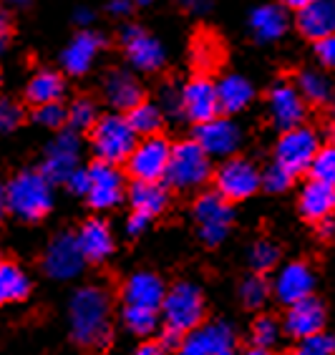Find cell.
Masks as SVG:
<instances>
[{
    "label": "cell",
    "mask_w": 335,
    "mask_h": 355,
    "mask_svg": "<svg viewBox=\"0 0 335 355\" xmlns=\"http://www.w3.org/2000/svg\"><path fill=\"white\" fill-rule=\"evenodd\" d=\"M71 338L83 348H103L111 338V300L101 287H78L69 305Z\"/></svg>",
    "instance_id": "1"
},
{
    "label": "cell",
    "mask_w": 335,
    "mask_h": 355,
    "mask_svg": "<svg viewBox=\"0 0 335 355\" xmlns=\"http://www.w3.org/2000/svg\"><path fill=\"white\" fill-rule=\"evenodd\" d=\"M51 179L43 171L26 169L15 174L3 189V209H8L15 217L35 222L51 209L53 205V189H51Z\"/></svg>",
    "instance_id": "2"
},
{
    "label": "cell",
    "mask_w": 335,
    "mask_h": 355,
    "mask_svg": "<svg viewBox=\"0 0 335 355\" xmlns=\"http://www.w3.org/2000/svg\"><path fill=\"white\" fill-rule=\"evenodd\" d=\"M139 134L131 126L129 116L121 114H106L96 121L91 129V149H94L98 162H109V164H126L131 151L137 149Z\"/></svg>",
    "instance_id": "3"
},
{
    "label": "cell",
    "mask_w": 335,
    "mask_h": 355,
    "mask_svg": "<svg viewBox=\"0 0 335 355\" xmlns=\"http://www.w3.org/2000/svg\"><path fill=\"white\" fill-rule=\"evenodd\" d=\"M212 177V157L202 149L197 139L179 141L171 146L169 169H166V184L174 189L189 191L199 189L207 179Z\"/></svg>",
    "instance_id": "4"
},
{
    "label": "cell",
    "mask_w": 335,
    "mask_h": 355,
    "mask_svg": "<svg viewBox=\"0 0 335 355\" xmlns=\"http://www.w3.org/2000/svg\"><path fill=\"white\" fill-rule=\"evenodd\" d=\"M166 330L179 335L194 333L202 328L199 322L205 320V295L194 282H179L171 290H166L164 305H162Z\"/></svg>",
    "instance_id": "5"
},
{
    "label": "cell",
    "mask_w": 335,
    "mask_h": 355,
    "mask_svg": "<svg viewBox=\"0 0 335 355\" xmlns=\"http://www.w3.org/2000/svg\"><path fill=\"white\" fill-rule=\"evenodd\" d=\"M171 159V144L164 137H141L137 149L126 159V169L134 182H164Z\"/></svg>",
    "instance_id": "6"
},
{
    "label": "cell",
    "mask_w": 335,
    "mask_h": 355,
    "mask_svg": "<svg viewBox=\"0 0 335 355\" xmlns=\"http://www.w3.org/2000/svg\"><path fill=\"white\" fill-rule=\"evenodd\" d=\"M194 222L197 234L207 247H217L230 232L232 225V207L230 199L222 197L219 191H207L194 202Z\"/></svg>",
    "instance_id": "7"
},
{
    "label": "cell",
    "mask_w": 335,
    "mask_h": 355,
    "mask_svg": "<svg viewBox=\"0 0 335 355\" xmlns=\"http://www.w3.org/2000/svg\"><path fill=\"white\" fill-rule=\"evenodd\" d=\"M320 139L308 126H298V129L282 131L277 144H275V162L285 169H290L298 177L300 171L310 169L320 151Z\"/></svg>",
    "instance_id": "8"
},
{
    "label": "cell",
    "mask_w": 335,
    "mask_h": 355,
    "mask_svg": "<svg viewBox=\"0 0 335 355\" xmlns=\"http://www.w3.org/2000/svg\"><path fill=\"white\" fill-rule=\"evenodd\" d=\"M214 184H217L219 194L227 197L230 202H242V199L252 197L255 191L262 187V174L252 162L230 157L214 171Z\"/></svg>",
    "instance_id": "9"
},
{
    "label": "cell",
    "mask_w": 335,
    "mask_h": 355,
    "mask_svg": "<svg viewBox=\"0 0 335 355\" xmlns=\"http://www.w3.org/2000/svg\"><path fill=\"white\" fill-rule=\"evenodd\" d=\"M86 262L89 260L83 257V250L76 234H58L51 239V245L43 252V270L53 280H74L81 275Z\"/></svg>",
    "instance_id": "10"
},
{
    "label": "cell",
    "mask_w": 335,
    "mask_h": 355,
    "mask_svg": "<svg viewBox=\"0 0 335 355\" xmlns=\"http://www.w3.org/2000/svg\"><path fill=\"white\" fill-rule=\"evenodd\" d=\"M78 159H81V141H78V134H76L74 129L58 131L53 141L48 144L41 171L53 182V184H66L71 174H74L76 169H81V166H78Z\"/></svg>",
    "instance_id": "11"
},
{
    "label": "cell",
    "mask_w": 335,
    "mask_h": 355,
    "mask_svg": "<svg viewBox=\"0 0 335 355\" xmlns=\"http://www.w3.org/2000/svg\"><path fill=\"white\" fill-rule=\"evenodd\" d=\"M121 46L126 58L131 61V66L139 71H159L164 66V46L154 38L151 33H146L144 28L139 26H126L121 31Z\"/></svg>",
    "instance_id": "12"
},
{
    "label": "cell",
    "mask_w": 335,
    "mask_h": 355,
    "mask_svg": "<svg viewBox=\"0 0 335 355\" xmlns=\"http://www.w3.org/2000/svg\"><path fill=\"white\" fill-rule=\"evenodd\" d=\"M182 109L184 116L194 123L212 121L219 116V91L217 83L207 76H194L184 89H182Z\"/></svg>",
    "instance_id": "13"
},
{
    "label": "cell",
    "mask_w": 335,
    "mask_h": 355,
    "mask_svg": "<svg viewBox=\"0 0 335 355\" xmlns=\"http://www.w3.org/2000/svg\"><path fill=\"white\" fill-rule=\"evenodd\" d=\"M194 139L202 144V149H205L209 157L230 159L234 151L239 149V144H242V129H239L232 119L214 116L212 121L197 123Z\"/></svg>",
    "instance_id": "14"
},
{
    "label": "cell",
    "mask_w": 335,
    "mask_h": 355,
    "mask_svg": "<svg viewBox=\"0 0 335 355\" xmlns=\"http://www.w3.org/2000/svg\"><path fill=\"white\" fill-rule=\"evenodd\" d=\"M267 111L280 131L298 129L305 121V96L293 83H277L267 96Z\"/></svg>",
    "instance_id": "15"
},
{
    "label": "cell",
    "mask_w": 335,
    "mask_h": 355,
    "mask_svg": "<svg viewBox=\"0 0 335 355\" xmlns=\"http://www.w3.org/2000/svg\"><path fill=\"white\" fill-rule=\"evenodd\" d=\"M91 174V184H89V205L96 209H111L117 207L123 197V177L119 171L117 164H109V162H98L96 159L94 164L89 166Z\"/></svg>",
    "instance_id": "16"
},
{
    "label": "cell",
    "mask_w": 335,
    "mask_h": 355,
    "mask_svg": "<svg viewBox=\"0 0 335 355\" xmlns=\"http://www.w3.org/2000/svg\"><path fill=\"white\" fill-rule=\"evenodd\" d=\"M315 287V275L305 262H290V265L280 267V272L275 275L273 280V293L280 302H285L287 308L295 302L313 297Z\"/></svg>",
    "instance_id": "17"
},
{
    "label": "cell",
    "mask_w": 335,
    "mask_h": 355,
    "mask_svg": "<svg viewBox=\"0 0 335 355\" xmlns=\"http://www.w3.org/2000/svg\"><path fill=\"white\" fill-rule=\"evenodd\" d=\"M282 328H285L287 335H293L295 340L325 330V308H323V302L315 300V297H305V300L290 305Z\"/></svg>",
    "instance_id": "18"
},
{
    "label": "cell",
    "mask_w": 335,
    "mask_h": 355,
    "mask_svg": "<svg viewBox=\"0 0 335 355\" xmlns=\"http://www.w3.org/2000/svg\"><path fill=\"white\" fill-rule=\"evenodd\" d=\"M103 48V38L98 33L91 31H81L78 35L71 38V43L63 48L61 53V66L66 73L71 76H83L89 73V69L94 66L96 55Z\"/></svg>",
    "instance_id": "19"
},
{
    "label": "cell",
    "mask_w": 335,
    "mask_h": 355,
    "mask_svg": "<svg viewBox=\"0 0 335 355\" xmlns=\"http://www.w3.org/2000/svg\"><path fill=\"white\" fill-rule=\"evenodd\" d=\"M166 297L164 280L154 272H137L131 275L123 285V302L126 305H139V308L162 310Z\"/></svg>",
    "instance_id": "20"
},
{
    "label": "cell",
    "mask_w": 335,
    "mask_h": 355,
    "mask_svg": "<svg viewBox=\"0 0 335 355\" xmlns=\"http://www.w3.org/2000/svg\"><path fill=\"white\" fill-rule=\"evenodd\" d=\"M103 98L109 103L111 109L121 111H131L134 106L144 101V91L141 83L137 81V76L129 73V71H111L103 81Z\"/></svg>",
    "instance_id": "21"
},
{
    "label": "cell",
    "mask_w": 335,
    "mask_h": 355,
    "mask_svg": "<svg viewBox=\"0 0 335 355\" xmlns=\"http://www.w3.org/2000/svg\"><path fill=\"white\" fill-rule=\"evenodd\" d=\"M298 31L310 41L335 33V0H315L298 13Z\"/></svg>",
    "instance_id": "22"
},
{
    "label": "cell",
    "mask_w": 335,
    "mask_h": 355,
    "mask_svg": "<svg viewBox=\"0 0 335 355\" xmlns=\"http://www.w3.org/2000/svg\"><path fill=\"white\" fill-rule=\"evenodd\" d=\"M300 212L310 222H323L335 212V184L310 179L300 191Z\"/></svg>",
    "instance_id": "23"
},
{
    "label": "cell",
    "mask_w": 335,
    "mask_h": 355,
    "mask_svg": "<svg viewBox=\"0 0 335 355\" xmlns=\"http://www.w3.org/2000/svg\"><path fill=\"white\" fill-rule=\"evenodd\" d=\"M78 245L83 250V257L89 262H103L109 260L114 252V234L103 219H89L86 225L78 230Z\"/></svg>",
    "instance_id": "24"
},
{
    "label": "cell",
    "mask_w": 335,
    "mask_h": 355,
    "mask_svg": "<svg viewBox=\"0 0 335 355\" xmlns=\"http://www.w3.org/2000/svg\"><path fill=\"white\" fill-rule=\"evenodd\" d=\"M250 31L255 41L273 43L287 31V13L277 6H260L250 13Z\"/></svg>",
    "instance_id": "25"
},
{
    "label": "cell",
    "mask_w": 335,
    "mask_h": 355,
    "mask_svg": "<svg viewBox=\"0 0 335 355\" xmlns=\"http://www.w3.org/2000/svg\"><path fill=\"white\" fill-rule=\"evenodd\" d=\"M219 91V109L222 114H237V111L247 109V103L252 101V83L247 81L245 76L239 73H227L217 81Z\"/></svg>",
    "instance_id": "26"
},
{
    "label": "cell",
    "mask_w": 335,
    "mask_h": 355,
    "mask_svg": "<svg viewBox=\"0 0 335 355\" xmlns=\"http://www.w3.org/2000/svg\"><path fill=\"white\" fill-rule=\"evenodd\" d=\"M129 205L134 212L157 217L169 205V194L162 182H134L129 189Z\"/></svg>",
    "instance_id": "27"
},
{
    "label": "cell",
    "mask_w": 335,
    "mask_h": 355,
    "mask_svg": "<svg viewBox=\"0 0 335 355\" xmlns=\"http://www.w3.org/2000/svg\"><path fill=\"white\" fill-rule=\"evenodd\" d=\"M194 333L199 335L207 355H234V350H237V335H234L230 322H207V325L197 328Z\"/></svg>",
    "instance_id": "28"
},
{
    "label": "cell",
    "mask_w": 335,
    "mask_h": 355,
    "mask_svg": "<svg viewBox=\"0 0 335 355\" xmlns=\"http://www.w3.org/2000/svg\"><path fill=\"white\" fill-rule=\"evenodd\" d=\"M66 83L55 71H38V73L28 81L26 86V98L33 106H43V103H55L63 98Z\"/></svg>",
    "instance_id": "29"
},
{
    "label": "cell",
    "mask_w": 335,
    "mask_h": 355,
    "mask_svg": "<svg viewBox=\"0 0 335 355\" xmlns=\"http://www.w3.org/2000/svg\"><path fill=\"white\" fill-rule=\"evenodd\" d=\"M31 293V280L23 267L6 260L0 265V300L3 302H21Z\"/></svg>",
    "instance_id": "30"
},
{
    "label": "cell",
    "mask_w": 335,
    "mask_h": 355,
    "mask_svg": "<svg viewBox=\"0 0 335 355\" xmlns=\"http://www.w3.org/2000/svg\"><path fill=\"white\" fill-rule=\"evenodd\" d=\"M126 116H129L131 126H134V131H137L139 137H154V134H159L162 123H164V111H162V106L149 103V101H141L139 106L126 111Z\"/></svg>",
    "instance_id": "31"
},
{
    "label": "cell",
    "mask_w": 335,
    "mask_h": 355,
    "mask_svg": "<svg viewBox=\"0 0 335 355\" xmlns=\"http://www.w3.org/2000/svg\"><path fill=\"white\" fill-rule=\"evenodd\" d=\"M123 328L134 335H151L159 325V310L139 308V305H126L121 313Z\"/></svg>",
    "instance_id": "32"
},
{
    "label": "cell",
    "mask_w": 335,
    "mask_h": 355,
    "mask_svg": "<svg viewBox=\"0 0 335 355\" xmlns=\"http://www.w3.org/2000/svg\"><path fill=\"white\" fill-rule=\"evenodd\" d=\"M298 89L300 94L305 96V101L308 103H325L330 98V81L320 71H302L298 76Z\"/></svg>",
    "instance_id": "33"
},
{
    "label": "cell",
    "mask_w": 335,
    "mask_h": 355,
    "mask_svg": "<svg viewBox=\"0 0 335 355\" xmlns=\"http://www.w3.org/2000/svg\"><path fill=\"white\" fill-rule=\"evenodd\" d=\"M270 293H273L270 282L257 272L250 275V277L239 285V300H242V305L250 310H260L267 302V297H270Z\"/></svg>",
    "instance_id": "34"
},
{
    "label": "cell",
    "mask_w": 335,
    "mask_h": 355,
    "mask_svg": "<svg viewBox=\"0 0 335 355\" xmlns=\"http://www.w3.org/2000/svg\"><path fill=\"white\" fill-rule=\"evenodd\" d=\"M277 262H280V247L275 245V242H270V239H257L250 247V267L257 275L270 272Z\"/></svg>",
    "instance_id": "35"
},
{
    "label": "cell",
    "mask_w": 335,
    "mask_h": 355,
    "mask_svg": "<svg viewBox=\"0 0 335 355\" xmlns=\"http://www.w3.org/2000/svg\"><path fill=\"white\" fill-rule=\"evenodd\" d=\"M98 119V109L91 98H76L69 106V126L74 131H91Z\"/></svg>",
    "instance_id": "36"
},
{
    "label": "cell",
    "mask_w": 335,
    "mask_h": 355,
    "mask_svg": "<svg viewBox=\"0 0 335 355\" xmlns=\"http://www.w3.org/2000/svg\"><path fill=\"white\" fill-rule=\"evenodd\" d=\"M293 355H335V335L328 330H320V333L308 335V338H300Z\"/></svg>",
    "instance_id": "37"
},
{
    "label": "cell",
    "mask_w": 335,
    "mask_h": 355,
    "mask_svg": "<svg viewBox=\"0 0 335 355\" xmlns=\"http://www.w3.org/2000/svg\"><path fill=\"white\" fill-rule=\"evenodd\" d=\"M250 338H252V345L270 350L275 343H277V338H280V322L275 320V318H270V315H260V318L252 322Z\"/></svg>",
    "instance_id": "38"
},
{
    "label": "cell",
    "mask_w": 335,
    "mask_h": 355,
    "mask_svg": "<svg viewBox=\"0 0 335 355\" xmlns=\"http://www.w3.org/2000/svg\"><path fill=\"white\" fill-rule=\"evenodd\" d=\"M33 121L41 123L43 129H55V131H58L63 123H69V109H66L61 101L43 103V106H35Z\"/></svg>",
    "instance_id": "39"
},
{
    "label": "cell",
    "mask_w": 335,
    "mask_h": 355,
    "mask_svg": "<svg viewBox=\"0 0 335 355\" xmlns=\"http://www.w3.org/2000/svg\"><path fill=\"white\" fill-rule=\"evenodd\" d=\"M310 174L318 182H325V184H335V144L330 146H323L315 157L313 166H310Z\"/></svg>",
    "instance_id": "40"
},
{
    "label": "cell",
    "mask_w": 335,
    "mask_h": 355,
    "mask_svg": "<svg viewBox=\"0 0 335 355\" xmlns=\"http://www.w3.org/2000/svg\"><path fill=\"white\" fill-rule=\"evenodd\" d=\"M293 179H295L293 171L285 169V166H280L277 162H273V164L262 171V187H265L267 191H273V194L285 191L287 187L293 184Z\"/></svg>",
    "instance_id": "41"
},
{
    "label": "cell",
    "mask_w": 335,
    "mask_h": 355,
    "mask_svg": "<svg viewBox=\"0 0 335 355\" xmlns=\"http://www.w3.org/2000/svg\"><path fill=\"white\" fill-rule=\"evenodd\" d=\"M23 121V109L18 106L15 101H10V98H6V101L0 103V129L6 131H13L18 129V123Z\"/></svg>",
    "instance_id": "42"
},
{
    "label": "cell",
    "mask_w": 335,
    "mask_h": 355,
    "mask_svg": "<svg viewBox=\"0 0 335 355\" xmlns=\"http://www.w3.org/2000/svg\"><path fill=\"white\" fill-rule=\"evenodd\" d=\"M315 55L325 69H335V33L315 41Z\"/></svg>",
    "instance_id": "43"
},
{
    "label": "cell",
    "mask_w": 335,
    "mask_h": 355,
    "mask_svg": "<svg viewBox=\"0 0 335 355\" xmlns=\"http://www.w3.org/2000/svg\"><path fill=\"white\" fill-rule=\"evenodd\" d=\"M159 106H162V111L171 114V116L184 114V109H182V94H179L177 89H171V86H166V89L159 94Z\"/></svg>",
    "instance_id": "44"
},
{
    "label": "cell",
    "mask_w": 335,
    "mask_h": 355,
    "mask_svg": "<svg viewBox=\"0 0 335 355\" xmlns=\"http://www.w3.org/2000/svg\"><path fill=\"white\" fill-rule=\"evenodd\" d=\"M89 184H91L89 169H76L69 177V182H66V187H69L71 194H81V197L89 194Z\"/></svg>",
    "instance_id": "45"
},
{
    "label": "cell",
    "mask_w": 335,
    "mask_h": 355,
    "mask_svg": "<svg viewBox=\"0 0 335 355\" xmlns=\"http://www.w3.org/2000/svg\"><path fill=\"white\" fill-rule=\"evenodd\" d=\"M174 355H207V350H205V345H202V340H199V335L189 333L187 338H182V343L177 345Z\"/></svg>",
    "instance_id": "46"
},
{
    "label": "cell",
    "mask_w": 335,
    "mask_h": 355,
    "mask_svg": "<svg viewBox=\"0 0 335 355\" xmlns=\"http://www.w3.org/2000/svg\"><path fill=\"white\" fill-rule=\"evenodd\" d=\"M151 217L149 214H141V212H131L129 222H126V232L129 234H141L146 227H149Z\"/></svg>",
    "instance_id": "47"
},
{
    "label": "cell",
    "mask_w": 335,
    "mask_h": 355,
    "mask_svg": "<svg viewBox=\"0 0 335 355\" xmlns=\"http://www.w3.org/2000/svg\"><path fill=\"white\" fill-rule=\"evenodd\" d=\"M179 6L184 8V10H189V13H207L209 8H212V0H177Z\"/></svg>",
    "instance_id": "48"
},
{
    "label": "cell",
    "mask_w": 335,
    "mask_h": 355,
    "mask_svg": "<svg viewBox=\"0 0 335 355\" xmlns=\"http://www.w3.org/2000/svg\"><path fill=\"white\" fill-rule=\"evenodd\" d=\"M131 6H134V0H111L109 3V13L111 15H129L131 13Z\"/></svg>",
    "instance_id": "49"
},
{
    "label": "cell",
    "mask_w": 335,
    "mask_h": 355,
    "mask_svg": "<svg viewBox=\"0 0 335 355\" xmlns=\"http://www.w3.org/2000/svg\"><path fill=\"white\" fill-rule=\"evenodd\" d=\"M131 355H166V353H164V345H159V343H141Z\"/></svg>",
    "instance_id": "50"
},
{
    "label": "cell",
    "mask_w": 335,
    "mask_h": 355,
    "mask_svg": "<svg viewBox=\"0 0 335 355\" xmlns=\"http://www.w3.org/2000/svg\"><path fill=\"white\" fill-rule=\"evenodd\" d=\"M0 41H3V46L10 41V15L8 13L0 15Z\"/></svg>",
    "instance_id": "51"
},
{
    "label": "cell",
    "mask_w": 335,
    "mask_h": 355,
    "mask_svg": "<svg viewBox=\"0 0 335 355\" xmlns=\"http://www.w3.org/2000/svg\"><path fill=\"white\" fill-rule=\"evenodd\" d=\"M318 234H320L323 239H330L335 234V225H333V219H323V222H318Z\"/></svg>",
    "instance_id": "52"
},
{
    "label": "cell",
    "mask_w": 335,
    "mask_h": 355,
    "mask_svg": "<svg viewBox=\"0 0 335 355\" xmlns=\"http://www.w3.org/2000/svg\"><path fill=\"white\" fill-rule=\"evenodd\" d=\"M280 3H282V8H290V10H298V13H300L302 8L313 6L315 0H280Z\"/></svg>",
    "instance_id": "53"
},
{
    "label": "cell",
    "mask_w": 335,
    "mask_h": 355,
    "mask_svg": "<svg viewBox=\"0 0 335 355\" xmlns=\"http://www.w3.org/2000/svg\"><path fill=\"white\" fill-rule=\"evenodd\" d=\"M74 18H76V23H81V26H89V23L94 21V13H91L89 8H78Z\"/></svg>",
    "instance_id": "54"
},
{
    "label": "cell",
    "mask_w": 335,
    "mask_h": 355,
    "mask_svg": "<svg viewBox=\"0 0 335 355\" xmlns=\"http://www.w3.org/2000/svg\"><path fill=\"white\" fill-rule=\"evenodd\" d=\"M242 355H273V353H270V350H267V348H257V345H252V348L245 350V353H242Z\"/></svg>",
    "instance_id": "55"
},
{
    "label": "cell",
    "mask_w": 335,
    "mask_h": 355,
    "mask_svg": "<svg viewBox=\"0 0 335 355\" xmlns=\"http://www.w3.org/2000/svg\"><path fill=\"white\" fill-rule=\"evenodd\" d=\"M8 6H28V3H31V0H6Z\"/></svg>",
    "instance_id": "56"
},
{
    "label": "cell",
    "mask_w": 335,
    "mask_h": 355,
    "mask_svg": "<svg viewBox=\"0 0 335 355\" xmlns=\"http://www.w3.org/2000/svg\"><path fill=\"white\" fill-rule=\"evenodd\" d=\"M330 119H333V123H335V98L330 101Z\"/></svg>",
    "instance_id": "57"
},
{
    "label": "cell",
    "mask_w": 335,
    "mask_h": 355,
    "mask_svg": "<svg viewBox=\"0 0 335 355\" xmlns=\"http://www.w3.org/2000/svg\"><path fill=\"white\" fill-rule=\"evenodd\" d=\"M134 3H139V6H149V3H154V0H134Z\"/></svg>",
    "instance_id": "58"
},
{
    "label": "cell",
    "mask_w": 335,
    "mask_h": 355,
    "mask_svg": "<svg viewBox=\"0 0 335 355\" xmlns=\"http://www.w3.org/2000/svg\"><path fill=\"white\" fill-rule=\"evenodd\" d=\"M330 137H333V141H335V123H333V131H330Z\"/></svg>",
    "instance_id": "59"
}]
</instances>
